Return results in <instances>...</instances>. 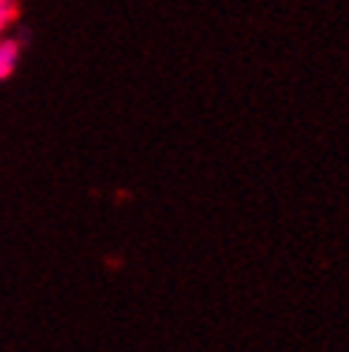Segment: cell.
<instances>
[{
	"label": "cell",
	"mask_w": 349,
	"mask_h": 352,
	"mask_svg": "<svg viewBox=\"0 0 349 352\" xmlns=\"http://www.w3.org/2000/svg\"><path fill=\"white\" fill-rule=\"evenodd\" d=\"M21 52H23V43L17 38H9V34L0 38V83L14 75L17 63H21Z\"/></svg>",
	"instance_id": "6da1fadb"
}]
</instances>
